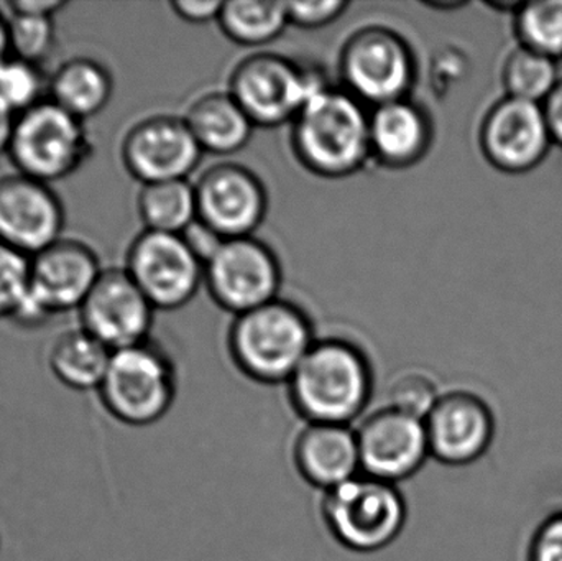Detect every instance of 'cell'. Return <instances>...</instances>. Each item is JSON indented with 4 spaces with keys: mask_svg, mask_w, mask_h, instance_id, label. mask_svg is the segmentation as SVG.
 Wrapping results in <instances>:
<instances>
[{
    "mask_svg": "<svg viewBox=\"0 0 562 561\" xmlns=\"http://www.w3.org/2000/svg\"><path fill=\"white\" fill-rule=\"evenodd\" d=\"M65 7H68V2H65V0H13V2H9L10 13L53 16V19Z\"/></svg>",
    "mask_w": 562,
    "mask_h": 561,
    "instance_id": "e575fe53",
    "label": "cell"
},
{
    "mask_svg": "<svg viewBox=\"0 0 562 561\" xmlns=\"http://www.w3.org/2000/svg\"><path fill=\"white\" fill-rule=\"evenodd\" d=\"M48 81L43 78L40 66L10 55L0 65V102L19 115L38 102L45 101Z\"/></svg>",
    "mask_w": 562,
    "mask_h": 561,
    "instance_id": "83f0119b",
    "label": "cell"
},
{
    "mask_svg": "<svg viewBox=\"0 0 562 561\" xmlns=\"http://www.w3.org/2000/svg\"><path fill=\"white\" fill-rule=\"evenodd\" d=\"M196 188L198 220L223 239L254 236L266 220L269 197L262 180L239 164L214 165Z\"/></svg>",
    "mask_w": 562,
    "mask_h": 561,
    "instance_id": "7c38bea8",
    "label": "cell"
},
{
    "mask_svg": "<svg viewBox=\"0 0 562 561\" xmlns=\"http://www.w3.org/2000/svg\"><path fill=\"white\" fill-rule=\"evenodd\" d=\"M339 72L349 94L376 108L409 98L416 79L415 53L395 30L363 26L344 43Z\"/></svg>",
    "mask_w": 562,
    "mask_h": 561,
    "instance_id": "ba28073f",
    "label": "cell"
},
{
    "mask_svg": "<svg viewBox=\"0 0 562 561\" xmlns=\"http://www.w3.org/2000/svg\"><path fill=\"white\" fill-rule=\"evenodd\" d=\"M10 55L40 66L52 56L56 45V29L53 16H9Z\"/></svg>",
    "mask_w": 562,
    "mask_h": 561,
    "instance_id": "f1b7e54d",
    "label": "cell"
},
{
    "mask_svg": "<svg viewBox=\"0 0 562 561\" xmlns=\"http://www.w3.org/2000/svg\"><path fill=\"white\" fill-rule=\"evenodd\" d=\"M204 283L221 308L243 315L279 299L280 262L257 237L226 239L204 263Z\"/></svg>",
    "mask_w": 562,
    "mask_h": 561,
    "instance_id": "30bf717a",
    "label": "cell"
},
{
    "mask_svg": "<svg viewBox=\"0 0 562 561\" xmlns=\"http://www.w3.org/2000/svg\"><path fill=\"white\" fill-rule=\"evenodd\" d=\"M360 473L396 484L422 470L429 453L425 420L386 407L373 412L356 430Z\"/></svg>",
    "mask_w": 562,
    "mask_h": 561,
    "instance_id": "2e32d148",
    "label": "cell"
},
{
    "mask_svg": "<svg viewBox=\"0 0 562 561\" xmlns=\"http://www.w3.org/2000/svg\"><path fill=\"white\" fill-rule=\"evenodd\" d=\"M114 91L111 72L101 63L76 56L48 79V99L85 122L104 111Z\"/></svg>",
    "mask_w": 562,
    "mask_h": 561,
    "instance_id": "7402d4cb",
    "label": "cell"
},
{
    "mask_svg": "<svg viewBox=\"0 0 562 561\" xmlns=\"http://www.w3.org/2000/svg\"><path fill=\"white\" fill-rule=\"evenodd\" d=\"M30 259L0 240V319L15 318L29 295Z\"/></svg>",
    "mask_w": 562,
    "mask_h": 561,
    "instance_id": "f546056e",
    "label": "cell"
},
{
    "mask_svg": "<svg viewBox=\"0 0 562 561\" xmlns=\"http://www.w3.org/2000/svg\"><path fill=\"white\" fill-rule=\"evenodd\" d=\"M553 145L543 105L505 96L495 102L481 125L485 158L504 173L535 170Z\"/></svg>",
    "mask_w": 562,
    "mask_h": 561,
    "instance_id": "9a60e30c",
    "label": "cell"
},
{
    "mask_svg": "<svg viewBox=\"0 0 562 561\" xmlns=\"http://www.w3.org/2000/svg\"><path fill=\"white\" fill-rule=\"evenodd\" d=\"M502 79L507 96L537 104H543L561 82L557 59L521 45L507 56Z\"/></svg>",
    "mask_w": 562,
    "mask_h": 561,
    "instance_id": "484cf974",
    "label": "cell"
},
{
    "mask_svg": "<svg viewBox=\"0 0 562 561\" xmlns=\"http://www.w3.org/2000/svg\"><path fill=\"white\" fill-rule=\"evenodd\" d=\"M137 207L145 231L183 234L198 220L196 188L188 180L142 184Z\"/></svg>",
    "mask_w": 562,
    "mask_h": 561,
    "instance_id": "cb8c5ba5",
    "label": "cell"
},
{
    "mask_svg": "<svg viewBox=\"0 0 562 561\" xmlns=\"http://www.w3.org/2000/svg\"><path fill=\"white\" fill-rule=\"evenodd\" d=\"M372 368L346 339H316L288 381L294 411L307 424L350 425L369 405Z\"/></svg>",
    "mask_w": 562,
    "mask_h": 561,
    "instance_id": "7a4b0ae2",
    "label": "cell"
},
{
    "mask_svg": "<svg viewBox=\"0 0 562 561\" xmlns=\"http://www.w3.org/2000/svg\"><path fill=\"white\" fill-rule=\"evenodd\" d=\"M426 5H429V7H432V9H459V7H464L465 5V2H438V3H435V2H429V3H426Z\"/></svg>",
    "mask_w": 562,
    "mask_h": 561,
    "instance_id": "f35d334b",
    "label": "cell"
},
{
    "mask_svg": "<svg viewBox=\"0 0 562 561\" xmlns=\"http://www.w3.org/2000/svg\"><path fill=\"white\" fill-rule=\"evenodd\" d=\"M520 45L558 59L562 56V0L524 2L515 13Z\"/></svg>",
    "mask_w": 562,
    "mask_h": 561,
    "instance_id": "4316f807",
    "label": "cell"
},
{
    "mask_svg": "<svg viewBox=\"0 0 562 561\" xmlns=\"http://www.w3.org/2000/svg\"><path fill=\"white\" fill-rule=\"evenodd\" d=\"M314 341L306 313L280 299L237 315L229 332L233 361L260 384H288Z\"/></svg>",
    "mask_w": 562,
    "mask_h": 561,
    "instance_id": "3957f363",
    "label": "cell"
},
{
    "mask_svg": "<svg viewBox=\"0 0 562 561\" xmlns=\"http://www.w3.org/2000/svg\"><path fill=\"white\" fill-rule=\"evenodd\" d=\"M10 56L9 16L0 12V65Z\"/></svg>",
    "mask_w": 562,
    "mask_h": 561,
    "instance_id": "74e56055",
    "label": "cell"
},
{
    "mask_svg": "<svg viewBox=\"0 0 562 561\" xmlns=\"http://www.w3.org/2000/svg\"><path fill=\"white\" fill-rule=\"evenodd\" d=\"M171 9L188 23H207L220 19L223 2L221 0H175Z\"/></svg>",
    "mask_w": 562,
    "mask_h": 561,
    "instance_id": "836d02e7",
    "label": "cell"
},
{
    "mask_svg": "<svg viewBox=\"0 0 562 561\" xmlns=\"http://www.w3.org/2000/svg\"><path fill=\"white\" fill-rule=\"evenodd\" d=\"M441 394L435 382L423 372H405L389 389V407L425 420Z\"/></svg>",
    "mask_w": 562,
    "mask_h": 561,
    "instance_id": "4dcf8cb0",
    "label": "cell"
},
{
    "mask_svg": "<svg viewBox=\"0 0 562 561\" xmlns=\"http://www.w3.org/2000/svg\"><path fill=\"white\" fill-rule=\"evenodd\" d=\"M203 154L184 117L175 115L142 119L122 142V161L142 184L188 180Z\"/></svg>",
    "mask_w": 562,
    "mask_h": 561,
    "instance_id": "5bb4252c",
    "label": "cell"
},
{
    "mask_svg": "<svg viewBox=\"0 0 562 561\" xmlns=\"http://www.w3.org/2000/svg\"><path fill=\"white\" fill-rule=\"evenodd\" d=\"M7 154L20 175L49 184L78 171L92 142L85 122L45 99L16 115Z\"/></svg>",
    "mask_w": 562,
    "mask_h": 561,
    "instance_id": "5b68a950",
    "label": "cell"
},
{
    "mask_svg": "<svg viewBox=\"0 0 562 561\" xmlns=\"http://www.w3.org/2000/svg\"><path fill=\"white\" fill-rule=\"evenodd\" d=\"M201 150L214 155H233L252 138L254 122L229 91L200 96L184 115Z\"/></svg>",
    "mask_w": 562,
    "mask_h": 561,
    "instance_id": "44dd1931",
    "label": "cell"
},
{
    "mask_svg": "<svg viewBox=\"0 0 562 561\" xmlns=\"http://www.w3.org/2000/svg\"><path fill=\"white\" fill-rule=\"evenodd\" d=\"M370 112L344 88L327 86L291 122V145L300 164L323 178H346L366 167Z\"/></svg>",
    "mask_w": 562,
    "mask_h": 561,
    "instance_id": "6da1fadb",
    "label": "cell"
},
{
    "mask_svg": "<svg viewBox=\"0 0 562 561\" xmlns=\"http://www.w3.org/2000/svg\"><path fill=\"white\" fill-rule=\"evenodd\" d=\"M429 453L448 467L481 460L495 437V418L484 399L468 391L441 394L425 418Z\"/></svg>",
    "mask_w": 562,
    "mask_h": 561,
    "instance_id": "ac0fdd59",
    "label": "cell"
},
{
    "mask_svg": "<svg viewBox=\"0 0 562 561\" xmlns=\"http://www.w3.org/2000/svg\"><path fill=\"white\" fill-rule=\"evenodd\" d=\"M527 561H562V513L548 517L535 530Z\"/></svg>",
    "mask_w": 562,
    "mask_h": 561,
    "instance_id": "d6a6232c",
    "label": "cell"
},
{
    "mask_svg": "<svg viewBox=\"0 0 562 561\" xmlns=\"http://www.w3.org/2000/svg\"><path fill=\"white\" fill-rule=\"evenodd\" d=\"M102 272L88 244L59 239L30 259L29 295L13 322L38 326L56 313L81 308Z\"/></svg>",
    "mask_w": 562,
    "mask_h": 561,
    "instance_id": "9c48e42d",
    "label": "cell"
},
{
    "mask_svg": "<svg viewBox=\"0 0 562 561\" xmlns=\"http://www.w3.org/2000/svg\"><path fill=\"white\" fill-rule=\"evenodd\" d=\"M541 105H543L544 117H547L553 144L562 147V79L557 89L548 96L547 101Z\"/></svg>",
    "mask_w": 562,
    "mask_h": 561,
    "instance_id": "d590c367",
    "label": "cell"
},
{
    "mask_svg": "<svg viewBox=\"0 0 562 561\" xmlns=\"http://www.w3.org/2000/svg\"><path fill=\"white\" fill-rule=\"evenodd\" d=\"M157 308L125 269H108L79 308L81 328L112 352L150 339Z\"/></svg>",
    "mask_w": 562,
    "mask_h": 561,
    "instance_id": "4fadbf2b",
    "label": "cell"
},
{
    "mask_svg": "<svg viewBox=\"0 0 562 561\" xmlns=\"http://www.w3.org/2000/svg\"><path fill=\"white\" fill-rule=\"evenodd\" d=\"M128 276L157 310L190 303L204 282V263L183 234L144 231L127 253Z\"/></svg>",
    "mask_w": 562,
    "mask_h": 561,
    "instance_id": "8fae6325",
    "label": "cell"
},
{
    "mask_svg": "<svg viewBox=\"0 0 562 561\" xmlns=\"http://www.w3.org/2000/svg\"><path fill=\"white\" fill-rule=\"evenodd\" d=\"M294 467L324 493L360 474L357 434L350 425L306 424L294 441Z\"/></svg>",
    "mask_w": 562,
    "mask_h": 561,
    "instance_id": "ffe728a7",
    "label": "cell"
},
{
    "mask_svg": "<svg viewBox=\"0 0 562 561\" xmlns=\"http://www.w3.org/2000/svg\"><path fill=\"white\" fill-rule=\"evenodd\" d=\"M99 394L112 417L132 427H147L173 405L177 372L164 349L148 339L112 352Z\"/></svg>",
    "mask_w": 562,
    "mask_h": 561,
    "instance_id": "52a82bcc",
    "label": "cell"
},
{
    "mask_svg": "<svg viewBox=\"0 0 562 561\" xmlns=\"http://www.w3.org/2000/svg\"><path fill=\"white\" fill-rule=\"evenodd\" d=\"M217 23L227 38L244 46L269 45L290 25L286 2L277 0L223 2Z\"/></svg>",
    "mask_w": 562,
    "mask_h": 561,
    "instance_id": "d4e9b609",
    "label": "cell"
},
{
    "mask_svg": "<svg viewBox=\"0 0 562 561\" xmlns=\"http://www.w3.org/2000/svg\"><path fill=\"white\" fill-rule=\"evenodd\" d=\"M65 207L49 184L25 175L0 180V240L33 257L63 239Z\"/></svg>",
    "mask_w": 562,
    "mask_h": 561,
    "instance_id": "e0dca14e",
    "label": "cell"
},
{
    "mask_svg": "<svg viewBox=\"0 0 562 561\" xmlns=\"http://www.w3.org/2000/svg\"><path fill=\"white\" fill-rule=\"evenodd\" d=\"M16 115L0 102V155L7 154L12 141Z\"/></svg>",
    "mask_w": 562,
    "mask_h": 561,
    "instance_id": "8d00e7d4",
    "label": "cell"
},
{
    "mask_svg": "<svg viewBox=\"0 0 562 561\" xmlns=\"http://www.w3.org/2000/svg\"><path fill=\"white\" fill-rule=\"evenodd\" d=\"M112 351L85 328L63 333L49 351V368L61 384L76 391L101 388Z\"/></svg>",
    "mask_w": 562,
    "mask_h": 561,
    "instance_id": "603a6c76",
    "label": "cell"
},
{
    "mask_svg": "<svg viewBox=\"0 0 562 561\" xmlns=\"http://www.w3.org/2000/svg\"><path fill=\"white\" fill-rule=\"evenodd\" d=\"M323 519L340 546L357 553H373L402 534L406 503L396 484L360 473L324 493Z\"/></svg>",
    "mask_w": 562,
    "mask_h": 561,
    "instance_id": "277c9868",
    "label": "cell"
},
{
    "mask_svg": "<svg viewBox=\"0 0 562 561\" xmlns=\"http://www.w3.org/2000/svg\"><path fill=\"white\" fill-rule=\"evenodd\" d=\"M349 3L344 0L286 2L288 22L304 30L323 29L342 15Z\"/></svg>",
    "mask_w": 562,
    "mask_h": 561,
    "instance_id": "1f68e13d",
    "label": "cell"
},
{
    "mask_svg": "<svg viewBox=\"0 0 562 561\" xmlns=\"http://www.w3.org/2000/svg\"><path fill=\"white\" fill-rule=\"evenodd\" d=\"M370 155L393 170L413 167L432 144L431 115L409 98L376 105L370 112Z\"/></svg>",
    "mask_w": 562,
    "mask_h": 561,
    "instance_id": "d6986e66",
    "label": "cell"
},
{
    "mask_svg": "<svg viewBox=\"0 0 562 561\" xmlns=\"http://www.w3.org/2000/svg\"><path fill=\"white\" fill-rule=\"evenodd\" d=\"M327 86L316 68L277 53L247 56L229 79L231 94L256 127L293 122L303 105Z\"/></svg>",
    "mask_w": 562,
    "mask_h": 561,
    "instance_id": "8992f818",
    "label": "cell"
}]
</instances>
